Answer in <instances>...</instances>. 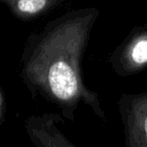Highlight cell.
I'll list each match as a JSON object with an SVG mask.
<instances>
[{"label":"cell","mask_w":147,"mask_h":147,"mask_svg":"<svg viewBox=\"0 0 147 147\" xmlns=\"http://www.w3.org/2000/svg\"><path fill=\"white\" fill-rule=\"evenodd\" d=\"M65 0H0L12 15L21 21H32L49 14Z\"/></svg>","instance_id":"5b68a950"},{"label":"cell","mask_w":147,"mask_h":147,"mask_svg":"<svg viewBox=\"0 0 147 147\" xmlns=\"http://www.w3.org/2000/svg\"><path fill=\"white\" fill-rule=\"evenodd\" d=\"M118 110L125 136V147H147V91L122 94Z\"/></svg>","instance_id":"3957f363"},{"label":"cell","mask_w":147,"mask_h":147,"mask_svg":"<svg viewBox=\"0 0 147 147\" xmlns=\"http://www.w3.org/2000/svg\"><path fill=\"white\" fill-rule=\"evenodd\" d=\"M109 63L116 75L133 76L147 69V26H136L113 51Z\"/></svg>","instance_id":"7a4b0ae2"},{"label":"cell","mask_w":147,"mask_h":147,"mask_svg":"<svg viewBox=\"0 0 147 147\" xmlns=\"http://www.w3.org/2000/svg\"><path fill=\"white\" fill-rule=\"evenodd\" d=\"M5 112V98L2 92V89L0 88V125L2 124Z\"/></svg>","instance_id":"8992f818"},{"label":"cell","mask_w":147,"mask_h":147,"mask_svg":"<svg viewBox=\"0 0 147 147\" xmlns=\"http://www.w3.org/2000/svg\"><path fill=\"white\" fill-rule=\"evenodd\" d=\"M63 122L61 114L45 113L28 116L23 126L34 147H78L59 129Z\"/></svg>","instance_id":"277c9868"},{"label":"cell","mask_w":147,"mask_h":147,"mask_svg":"<svg viewBox=\"0 0 147 147\" xmlns=\"http://www.w3.org/2000/svg\"><path fill=\"white\" fill-rule=\"evenodd\" d=\"M100 16L96 7L67 11L33 31L20 57V78L33 97L55 105L63 119L74 121L81 105L99 119L106 115L99 95L87 87L82 61L92 30Z\"/></svg>","instance_id":"6da1fadb"}]
</instances>
